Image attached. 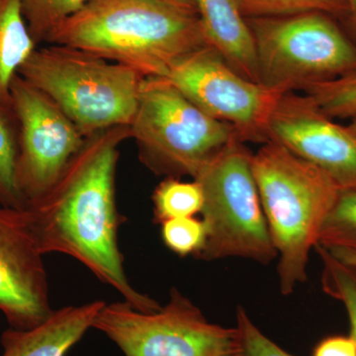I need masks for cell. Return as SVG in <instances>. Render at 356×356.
<instances>
[{"label":"cell","instance_id":"cell-1","mask_svg":"<svg viewBox=\"0 0 356 356\" xmlns=\"http://www.w3.org/2000/svg\"><path fill=\"white\" fill-rule=\"evenodd\" d=\"M129 139L130 126L88 136L51 191L25 213L42 254L72 257L136 309L153 313L161 304L132 286L119 248L125 218L117 208L115 177L119 149Z\"/></svg>","mask_w":356,"mask_h":356},{"label":"cell","instance_id":"cell-2","mask_svg":"<svg viewBox=\"0 0 356 356\" xmlns=\"http://www.w3.org/2000/svg\"><path fill=\"white\" fill-rule=\"evenodd\" d=\"M44 43L128 65L146 77H165L178 60L209 46L197 11L161 0H92Z\"/></svg>","mask_w":356,"mask_h":356},{"label":"cell","instance_id":"cell-3","mask_svg":"<svg viewBox=\"0 0 356 356\" xmlns=\"http://www.w3.org/2000/svg\"><path fill=\"white\" fill-rule=\"evenodd\" d=\"M252 168L274 247L285 296L307 280L311 250L341 188L324 170L274 140L252 154Z\"/></svg>","mask_w":356,"mask_h":356},{"label":"cell","instance_id":"cell-4","mask_svg":"<svg viewBox=\"0 0 356 356\" xmlns=\"http://www.w3.org/2000/svg\"><path fill=\"white\" fill-rule=\"evenodd\" d=\"M18 74L51 98L86 137L132 123L146 76L70 47L33 51Z\"/></svg>","mask_w":356,"mask_h":356},{"label":"cell","instance_id":"cell-5","mask_svg":"<svg viewBox=\"0 0 356 356\" xmlns=\"http://www.w3.org/2000/svg\"><path fill=\"white\" fill-rule=\"evenodd\" d=\"M130 130L140 161L168 177H195L240 140L235 129L206 114L163 77L145 79Z\"/></svg>","mask_w":356,"mask_h":356},{"label":"cell","instance_id":"cell-6","mask_svg":"<svg viewBox=\"0 0 356 356\" xmlns=\"http://www.w3.org/2000/svg\"><path fill=\"white\" fill-rule=\"evenodd\" d=\"M201 184L204 261L242 257L270 264L278 257L252 168V154L234 140L193 178Z\"/></svg>","mask_w":356,"mask_h":356},{"label":"cell","instance_id":"cell-7","mask_svg":"<svg viewBox=\"0 0 356 356\" xmlns=\"http://www.w3.org/2000/svg\"><path fill=\"white\" fill-rule=\"evenodd\" d=\"M259 83L285 93L356 72V47L321 13L250 18Z\"/></svg>","mask_w":356,"mask_h":356},{"label":"cell","instance_id":"cell-8","mask_svg":"<svg viewBox=\"0 0 356 356\" xmlns=\"http://www.w3.org/2000/svg\"><path fill=\"white\" fill-rule=\"evenodd\" d=\"M92 327L106 334L126 356H242L236 327L212 324L177 288L153 313L129 302L103 306Z\"/></svg>","mask_w":356,"mask_h":356},{"label":"cell","instance_id":"cell-9","mask_svg":"<svg viewBox=\"0 0 356 356\" xmlns=\"http://www.w3.org/2000/svg\"><path fill=\"white\" fill-rule=\"evenodd\" d=\"M18 125L16 182L26 208L58 181L86 138L51 98L19 74L10 89Z\"/></svg>","mask_w":356,"mask_h":356},{"label":"cell","instance_id":"cell-10","mask_svg":"<svg viewBox=\"0 0 356 356\" xmlns=\"http://www.w3.org/2000/svg\"><path fill=\"white\" fill-rule=\"evenodd\" d=\"M163 79L206 114L235 129L242 142H266L267 121L283 93L245 79L212 47L180 58Z\"/></svg>","mask_w":356,"mask_h":356},{"label":"cell","instance_id":"cell-11","mask_svg":"<svg viewBox=\"0 0 356 356\" xmlns=\"http://www.w3.org/2000/svg\"><path fill=\"white\" fill-rule=\"evenodd\" d=\"M43 255L25 209L0 204V311L13 329H32L53 314Z\"/></svg>","mask_w":356,"mask_h":356},{"label":"cell","instance_id":"cell-12","mask_svg":"<svg viewBox=\"0 0 356 356\" xmlns=\"http://www.w3.org/2000/svg\"><path fill=\"white\" fill-rule=\"evenodd\" d=\"M266 139L324 170L341 191L356 189L355 138L305 95H280L267 121Z\"/></svg>","mask_w":356,"mask_h":356},{"label":"cell","instance_id":"cell-13","mask_svg":"<svg viewBox=\"0 0 356 356\" xmlns=\"http://www.w3.org/2000/svg\"><path fill=\"white\" fill-rule=\"evenodd\" d=\"M105 302L102 300L79 306H67L30 330L10 327L2 334L1 356H65L92 327Z\"/></svg>","mask_w":356,"mask_h":356},{"label":"cell","instance_id":"cell-14","mask_svg":"<svg viewBox=\"0 0 356 356\" xmlns=\"http://www.w3.org/2000/svg\"><path fill=\"white\" fill-rule=\"evenodd\" d=\"M193 1L209 46L241 76L259 83L254 36L236 0Z\"/></svg>","mask_w":356,"mask_h":356},{"label":"cell","instance_id":"cell-15","mask_svg":"<svg viewBox=\"0 0 356 356\" xmlns=\"http://www.w3.org/2000/svg\"><path fill=\"white\" fill-rule=\"evenodd\" d=\"M37 48L21 0H0V103L4 106L13 107L11 84Z\"/></svg>","mask_w":356,"mask_h":356},{"label":"cell","instance_id":"cell-16","mask_svg":"<svg viewBox=\"0 0 356 356\" xmlns=\"http://www.w3.org/2000/svg\"><path fill=\"white\" fill-rule=\"evenodd\" d=\"M154 221L163 224L177 218L194 217L201 213L204 196L198 181H182L179 177H166L153 193Z\"/></svg>","mask_w":356,"mask_h":356},{"label":"cell","instance_id":"cell-17","mask_svg":"<svg viewBox=\"0 0 356 356\" xmlns=\"http://www.w3.org/2000/svg\"><path fill=\"white\" fill-rule=\"evenodd\" d=\"M18 125L13 107L0 103V204L14 209H26L16 182Z\"/></svg>","mask_w":356,"mask_h":356},{"label":"cell","instance_id":"cell-18","mask_svg":"<svg viewBox=\"0 0 356 356\" xmlns=\"http://www.w3.org/2000/svg\"><path fill=\"white\" fill-rule=\"evenodd\" d=\"M300 90L329 118H356V72L309 83Z\"/></svg>","mask_w":356,"mask_h":356},{"label":"cell","instance_id":"cell-19","mask_svg":"<svg viewBox=\"0 0 356 356\" xmlns=\"http://www.w3.org/2000/svg\"><path fill=\"white\" fill-rule=\"evenodd\" d=\"M323 264L322 283L325 294L343 304L356 341V268L339 261L322 245L315 247Z\"/></svg>","mask_w":356,"mask_h":356},{"label":"cell","instance_id":"cell-20","mask_svg":"<svg viewBox=\"0 0 356 356\" xmlns=\"http://www.w3.org/2000/svg\"><path fill=\"white\" fill-rule=\"evenodd\" d=\"M92 0H21L23 14L37 44L44 43L63 21Z\"/></svg>","mask_w":356,"mask_h":356},{"label":"cell","instance_id":"cell-21","mask_svg":"<svg viewBox=\"0 0 356 356\" xmlns=\"http://www.w3.org/2000/svg\"><path fill=\"white\" fill-rule=\"evenodd\" d=\"M318 245L356 252V189L341 191L323 225Z\"/></svg>","mask_w":356,"mask_h":356},{"label":"cell","instance_id":"cell-22","mask_svg":"<svg viewBox=\"0 0 356 356\" xmlns=\"http://www.w3.org/2000/svg\"><path fill=\"white\" fill-rule=\"evenodd\" d=\"M248 18L278 17L308 13H341L348 0H236Z\"/></svg>","mask_w":356,"mask_h":356},{"label":"cell","instance_id":"cell-23","mask_svg":"<svg viewBox=\"0 0 356 356\" xmlns=\"http://www.w3.org/2000/svg\"><path fill=\"white\" fill-rule=\"evenodd\" d=\"M161 238L179 257H197L205 245L207 229L202 219L195 217L177 218L161 224Z\"/></svg>","mask_w":356,"mask_h":356},{"label":"cell","instance_id":"cell-24","mask_svg":"<svg viewBox=\"0 0 356 356\" xmlns=\"http://www.w3.org/2000/svg\"><path fill=\"white\" fill-rule=\"evenodd\" d=\"M236 329L241 337L242 356H293L262 334L243 307L236 309Z\"/></svg>","mask_w":356,"mask_h":356},{"label":"cell","instance_id":"cell-25","mask_svg":"<svg viewBox=\"0 0 356 356\" xmlns=\"http://www.w3.org/2000/svg\"><path fill=\"white\" fill-rule=\"evenodd\" d=\"M313 356H356V341L351 336L325 337L316 346Z\"/></svg>","mask_w":356,"mask_h":356},{"label":"cell","instance_id":"cell-26","mask_svg":"<svg viewBox=\"0 0 356 356\" xmlns=\"http://www.w3.org/2000/svg\"><path fill=\"white\" fill-rule=\"evenodd\" d=\"M329 250L330 254L334 255L339 261L343 262L344 264L355 267L356 268V252L355 250H348V248L332 247L325 248Z\"/></svg>","mask_w":356,"mask_h":356},{"label":"cell","instance_id":"cell-27","mask_svg":"<svg viewBox=\"0 0 356 356\" xmlns=\"http://www.w3.org/2000/svg\"><path fill=\"white\" fill-rule=\"evenodd\" d=\"M161 1L168 2V3L173 4V6L184 7V8L196 11L193 0H161Z\"/></svg>","mask_w":356,"mask_h":356},{"label":"cell","instance_id":"cell-28","mask_svg":"<svg viewBox=\"0 0 356 356\" xmlns=\"http://www.w3.org/2000/svg\"><path fill=\"white\" fill-rule=\"evenodd\" d=\"M348 129V131H350L351 135L353 136V137L356 139V118H355V120L353 121V123L350 124L348 127H346Z\"/></svg>","mask_w":356,"mask_h":356},{"label":"cell","instance_id":"cell-29","mask_svg":"<svg viewBox=\"0 0 356 356\" xmlns=\"http://www.w3.org/2000/svg\"><path fill=\"white\" fill-rule=\"evenodd\" d=\"M348 7H350L356 20V0H348Z\"/></svg>","mask_w":356,"mask_h":356}]
</instances>
